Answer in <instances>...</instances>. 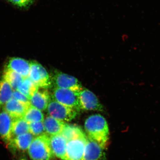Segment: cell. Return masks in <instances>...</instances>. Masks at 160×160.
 Instances as JSON below:
<instances>
[{
    "label": "cell",
    "instance_id": "cell-8",
    "mask_svg": "<svg viewBox=\"0 0 160 160\" xmlns=\"http://www.w3.org/2000/svg\"><path fill=\"white\" fill-rule=\"evenodd\" d=\"M79 103L81 110L102 111L103 106L96 96L90 90L83 89L79 92Z\"/></svg>",
    "mask_w": 160,
    "mask_h": 160
},
{
    "label": "cell",
    "instance_id": "cell-20",
    "mask_svg": "<svg viewBox=\"0 0 160 160\" xmlns=\"http://www.w3.org/2000/svg\"><path fill=\"white\" fill-rule=\"evenodd\" d=\"M13 89L3 79L0 80V109L12 98Z\"/></svg>",
    "mask_w": 160,
    "mask_h": 160
},
{
    "label": "cell",
    "instance_id": "cell-25",
    "mask_svg": "<svg viewBox=\"0 0 160 160\" xmlns=\"http://www.w3.org/2000/svg\"><path fill=\"white\" fill-rule=\"evenodd\" d=\"M12 98L22 102L26 103V104H30L29 99L18 90H13Z\"/></svg>",
    "mask_w": 160,
    "mask_h": 160
},
{
    "label": "cell",
    "instance_id": "cell-13",
    "mask_svg": "<svg viewBox=\"0 0 160 160\" xmlns=\"http://www.w3.org/2000/svg\"><path fill=\"white\" fill-rule=\"evenodd\" d=\"M50 145L55 157L66 160L67 141L61 134L50 136Z\"/></svg>",
    "mask_w": 160,
    "mask_h": 160
},
{
    "label": "cell",
    "instance_id": "cell-4",
    "mask_svg": "<svg viewBox=\"0 0 160 160\" xmlns=\"http://www.w3.org/2000/svg\"><path fill=\"white\" fill-rule=\"evenodd\" d=\"M80 92L72 91L69 89L55 87L53 90L52 98L65 106L80 111L79 103Z\"/></svg>",
    "mask_w": 160,
    "mask_h": 160
},
{
    "label": "cell",
    "instance_id": "cell-22",
    "mask_svg": "<svg viewBox=\"0 0 160 160\" xmlns=\"http://www.w3.org/2000/svg\"><path fill=\"white\" fill-rule=\"evenodd\" d=\"M23 118L29 123L43 122L44 120V114L42 111L32 106L26 112Z\"/></svg>",
    "mask_w": 160,
    "mask_h": 160
},
{
    "label": "cell",
    "instance_id": "cell-15",
    "mask_svg": "<svg viewBox=\"0 0 160 160\" xmlns=\"http://www.w3.org/2000/svg\"><path fill=\"white\" fill-rule=\"evenodd\" d=\"M43 123L45 131L49 136L61 134L66 123L50 116L44 119Z\"/></svg>",
    "mask_w": 160,
    "mask_h": 160
},
{
    "label": "cell",
    "instance_id": "cell-5",
    "mask_svg": "<svg viewBox=\"0 0 160 160\" xmlns=\"http://www.w3.org/2000/svg\"><path fill=\"white\" fill-rule=\"evenodd\" d=\"M29 78L39 87L48 89L52 85V79L45 68L35 61L30 62Z\"/></svg>",
    "mask_w": 160,
    "mask_h": 160
},
{
    "label": "cell",
    "instance_id": "cell-18",
    "mask_svg": "<svg viewBox=\"0 0 160 160\" xmlns=\"http://www.w3.org/2000/svg\"><path fill=\"white\" fill-rule=\"evenodd\" d=\"M2 79L9 83L13 90H17L24 78L17 72L6 67L3 72Z\"/></svg>",
    "mask_w": 160,
    "mask_h": 160
},
{
    "label": "cell",
    "instance_id": "cell-3",
    "mask_svg": "<svg viewBox=\"0 0 160 160\" xmlns=\"http://www.w3.org/2000/svg\"><path fill=\"white\" fill-rule=\"evenodd\" d=\"M47 110L50 116L65 122L74 119L77 116L78 112L75 109L65 106L54 99L50 100Z\"/></svg>",
    "mask_w": 160,
    "mask_h": 160
},
{
    "label": "cell",
    "instance_id": "cell-17",
    "mask_svg": "<svg viewBox=\"0 0 160 160\" xmlns=\"http://www.w3.org/2000/svg\"><path fill=\"white\" fill-rule=\"evenodd\" d=\"M61 134L68 142L85 134V132L81 127L78 125L66 123Z\"/></svg>",
    "mask_w": 160,
    "mask_h": 160
},
{
    "label": "cell",
    "instance_id": "cell-12",
    "mask_svg": "<svg viewBox=\"0 0 160 160\" xmlns=\"http://www.w3.org/2000/svg\"><path fill=\"white\" fill-rule=\"evenodd\" d=\"M6 68L17 72L24 78H29L30 62L20 58H12L7 63Z\"/></svg>",
    "mask_w": 160,
    "mask_h": 160
},
{
    "label": "cell",
    "instance_id": "cell-1",
    "mask_svg": "<svg viewBox=\"0 0 160 160\" xmlns=\"http://www.w3.org/2000/svg\"><path fill=\"white\" fill-rule=\"evenodd\" d=\"M87 136L96 142L104 149L108 146L109 132L108 123L101 115H92L86 119L84 124Z\"/></svg>",
    "mask_w": 160,
    "mask_h": 160
},
{
    "label": "cell",
    "instance_id": "cell-14",
    "mask_svg": "<svg viewBox=\"0 0 160 160\" xmlns=\"http://www.w3.org/2000/svg\"><path fill=\"white\" fill-rule=\"evenodd\" d=\"M50 101V93L47 89H38L30 99L31 106L41 111L47 109Z\"/></svg>",
    "mask_w": 160,
    "mask_h": 160
},
{
    "label": "cell",
    "instance_id": "cell-24",
    "mask_svg": "<svg viewBox=\"0 0 160 160\" xmlns=\"http://www.w3.org/2000/svg\"><path fill=\"white\" fill-rule=\"evenodd\" d=\"M34 1L35 0H8L9 2L12 5L22 9L28 8L32 5Z\"/></svg>",
    "mask_w": 160,
    "mask_h": 160
},
{
    "label": "cell",
    "instance_id": "cell-21",
    "mask_svg": "<svg viewBox=\"0 0 160 160\" xmlns=\"http://www.w3.org/2000/svg\"><path fill=\"white\" fill-rule=\"evenodd\" d=\"M29 132V123L23 118L15 119L12 125V133L14 137Z\"/></svg>",
    "mask_w": 160,
    "mask_h": 160
},
{
    "label": "cell",
    "instance_id": "cell-23",
    "mask_svg": "<svg viewBox=\"0 0 160 160\" xmlns=\"http://www.w3.org/2000/svg\"><path fill=\"white\" fill-rule=\"evenodd\" d=\"M45 132L43 122L29 123V132L33 136H38L44 133Z\"/></svg>",
    "mask_w": 160,
    "mask_h": 160
},
{
    "label": "cell",
    "instance_id": "cell-6",
    "mask_svg": "<svg viewBox=\"0 0 160 160\" xmlns=\"http://www.w3.org/2000/svg\"><path fill=\"white\" fill-rule=\"evenodd\" d=\"M88 136L86 133L67 142L65 160H82Z\"/></svg>",
    "mask_w": 160,
    "mask_h": 160
},
{
    "label": "cell",
    "instance_id": "cell-26",
    "mask_svg": "<svg viewBox=\"0 0 160 160\" xmlns=\"http://www.w3.org/2000/svg\"><path fill=\"white\" fill-rule=\"evenodd\" d=\"M20 160H27L26 158H22Z\"/></svg>",
    "mask_w": 160,
    "mask_h": 160
},
{
    "label": "cell",
    "instance_id": "cell-10",
    "mask_svg": "<svg viewBox=\"0 0 160 160\" xmlns=\"http://www.w3.org/2000/svg\"><path fill=\"white\" fill-rule=\"evenodd\" d=\"M30 104L22 102L15 99H11L4 105L3 108L13 119L23 118L26 112L31 106Z\"/></svg>",
    "mask_w": 160,
    "mask_h": 160
},
{
    "label": "cell",
    "instance_id": "cell-7",
    "mask_svg": "<svg viewBox=\"0 0 160 160\" xmlns=\"http://www.w3.org/2000/svg\"><path fill=\"white\" fill-rule=\"evenodd\" d=\"M55 87L80 92L83 87L76 78L60 72H56L53 77Z\"/></svg>",
    "mask_w": 160,
    "mask_h": 160
},
{
    "label": "cell",
    "instance_id": "cell-2",
    "mask_svg": "<svg viewBox=\"0 0 160 160\" xmlns=\"http://www.w3.org/2000/svg\"><path fill=\"white\" fill-rule=\"evenodd\" d=\"M50 136L44 133L33 139L28 149L32 160H52L54 155L50 145Z\"/></svg>",
    "mask_w": 160,
    "mask_h": 160
},
{
    "label": "cell",
    "instance_id": "cell-19",
    "mask_svg": "<svg viewBox=\"0 0 160 160\" xmlns=\"http://www.w3.org/2000/svg\"><path fill=\"white\" fill-rule=\"evenodd\" d=\"M39 87L29 78H25L18 86L17 89L30 100Z\"/></svg>",
    "mask_w": 160,
    "mask_h": 160
},
{
    "label": "cell",
    "instance_id": "cell-9",
    "mask_svg": "<svg viewBox=\"0 0 160 160\" xmlns=\"http://www.w3.org/2000/svg\"><path fill=\"white\" fill-rule=\"evenodd\" d=\"M13 119L6 111L0 112V136L8 146H13L12 125Z\"/></svg>",
    "mask_w": 160,
    "mask_h": 160
},
{
    "label": "cell",
    "instance_id": "cell-11",
    "mask_svg": "<svg viewBox=\"0 0 160 160\" xmlns=\"http://www.w3.org/2000/svg\"><path fill=\"white\" fill-rule=\"evenodd\" d=\"M105 149L88 137L82 160H105Z\"/></svg>",
    "mask_w": 160,
    "mask_h": 160
},
{
    "label": "cell",
    "instance_id": "cell-16",
    "mask_svg": "<svg viewBox=\"0 0 160 160\" xmlns=\"http://www.w3.org/2000/svg\"><path fill=\"white\" fill-rule=\"evenodd\" d=\"M34 138L30 132L25 133L13 138L12 145L19 150L25 151L29 149Z\"/></svg>",
    "mask_w": 160,
    "mask_h": 160
}]
</instances>
